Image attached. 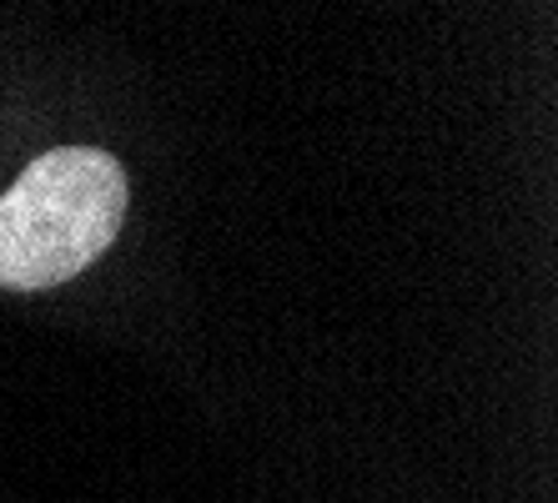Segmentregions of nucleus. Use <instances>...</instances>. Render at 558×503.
Here are the masks:
<instances>
[{
    "label": "nucleus",
    "instance_id": "obj_1",
    "mask_svg": "<svg viewBox=\"0 0 558 503\" xmlns=\"http://www.w3.org/2000/svg\"><path fill=\"white\" fill-rule=\"evenodd\" d=\"M126 221V171L96 146L36 156L0 196V287L36 292L86 272Z\"/></svg>",
    "mask_w": 558,
    "mask_h": 503
}]
</instances>
